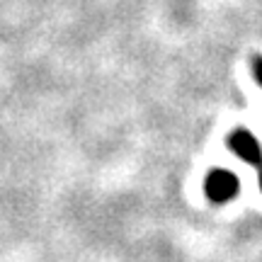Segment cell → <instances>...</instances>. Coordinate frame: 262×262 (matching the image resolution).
I'll return each instance as SVG.
<instances>
[{"instance_id":"3","label":"cell","mask_w":262,"mask_h":262,"mask_svg":"<svg viewBox=\"0 0 262 262\" xmlns=\"http://www.w3.org/2000/svg\"><path fill=\"white\" fill-rule=\"evenodd\" d=\"M253 75L257 85L262 88V56H253Z\"/></svg>"},{"instance_id":"1","label":"cell","mask_w":262,"mask_h":262,"mask_svg":"<svg viewBox=\"0 0 262 262\" xmlns=\"http://www.w3.org/2000/svg\"><path fill=\"white\" fill-rule=\"evenodd\" d=\"M226 146L233 150L243 163H248L250 168L257 170L260 189H262V146H260V141L255 139L245 126H238V129L228 131V136H226Z\"/></svg>"},{"instance_id":"2","label":"cell","mask_w":262,"mask_h":262,"mask_svg":"<svg viewBox=\"0 0 262 262\" xmlns=\"http://www.w3.org/2000/svg\"><path fill=\"white\" fill-rule=\"evenodd\" d=\"M238 189H241V180L235 172L226 168H216L206 172L204 180V194L209 196V202L214 204H226L238 196Z\"/></svg>"}]
</instances>
